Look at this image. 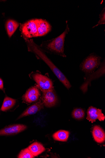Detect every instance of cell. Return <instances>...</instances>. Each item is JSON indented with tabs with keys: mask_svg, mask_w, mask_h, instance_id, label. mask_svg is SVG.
Returning a JSON list of instances; mask_svg holds the SVG:
<instances>
[{
	"mask_svg": "<svg viewBox=\"0 0 105 158\" xmlns=\"http://www.w3.org/2000/svg\"><path fill=\"white\" fill-rule=\"evenodd\" d=\"M26 43L28 50L34 53L39 60L43 61L50 68L53 73L66 88L69 89L71 87V85L62 72L53 63L45 52L34 42L33 39H24Z\"/></svg>",
	"mask_w": 105,
	"mask_h": 158,
	"instance_id": "cell-1",
	"label": "cell"
},
{
	"mask_svg": "<svg viewBox=\"0 0 105 158\" xmlns=\"http://www.w3.org/2000/svg\"><path fill=\"white\" fill-rule=\"evenodd\" d=\"M70 31L67 21L66 28L63 33L56 38L42 41L40 47L46 52L66 57L64 53V43L66 36Z\"/></svg>",
	"mask_w": 105,
	"mask_h": 158,
	"instance_id": "cell-2",
	"label": "cell"
},
{
	"mask_svg": "<svg viewBox=\"0 0 105 158\" xmlns=\"http://www.w3.org/2000/svg\"><path fill=\"white\" fill-rule=\"evenodd\" d=\"M101 58L93 53L86 57L80 65V69L86 74L92 73L100 66Z\"/></svg>",
	"mask_w": 105,
	"mask_h": 158,
	"instance_id": "cell-3",
	"label": "cell"
},
{
	"mask_svg": "<svg viewBox=\"0 0 105 158\" xmlns=\"http://www.w3.org/2000/svg\"><path fill=\"white\" fill-rule=\"evenodd\" d=\"M20 30L24 39L38 37L37 19L20 24Z\"/></svg>",
	"mask_w": 105,
	"mask_h": 158,
	"instance_id": "cell-4",
	"label": "cell"
},
{
	"mask_svg": "<svg viewBox=\"0 0 105 158\" xmlns=\"http://www.w3.org/2000/svg\"><path fill=\"white\" fill-rule=\"evenodd\" d=\"M100 67L95 72L86 74L84 82L81 86L80 89L83 93H86L88 89V86L91 85L92 81L98 79L105 74V60L101 63Z\"/></svg>",
	"mask_w": 105,
	"mask_h": 158,
	"instance_id": "cell-5",
	"label": "cell"
},
{
	"mask_svg": "<svg viewBox=\"0 0 105 158\" xmlns=\"http://www.w3.org/2000/svg\"><path fill=\"white\" fill-rule=\"evenodd\" d=\"M31 76L42 91L48 90L53 89V81L47 76L38 73H33Z\"/></svg>",
	"mask_w": 105,
	"mask_h": 158,
	"instance_id": "cell-6",
	"label": "cell"
},
{
	"mask_svg": "<svg viewBox=\"0 0 105 158\" xmlns=\"http://www.w3.org/2000/svg\"><path fill=\"white\" fill-rule=\"evenodd\" d=\"M42 92V100L44 106L48 108L55 106L57 103L58 98L54 89Z\"/></svg>",
	"mask_w": 105,
	"mask_h": 158,
	"instance_id": "cell-7",
	"label": "cell"
},
{
	"mask_svg": "<svg viewBox=\"0 0 105 158\" xmlns=\"http://www.w3.org/2000/svg\"><path fill=\"white\" fill-rule=\"evenodd\" d=\"M105 118V117L101 109L92 106L89 107L88 108L87 111V119L89 122L93 123L97 119L100 121H103Z\"/></svg>",
	"mask_w": 105,
	"mask_h": 158,
	"instance_id": "cell-8",
	"label": "cell"
},
{
	"mask_svg": "<svg viewBox=\"0 0 105 158\" xmlns=\"http://www.w3.org/2000/svg\"><path fill=\"white\" fill-rule=\"evenodd\" d=\"M26 126L20 124L9 126L0 130V136L13 135L18 134L25 130Z\"/></svg>",
	"mask_w": 105,
	"mask_h": 158,
	"instance_id": "cell-9",
	"label": "cell"
},
{
	"mask_svg": "<svg viewBox=\"0 0 105 158\" xmlns=\"http://www.w3.org/2000/svg\"><path fill=\"white\" fill-rule=\"evenodd\" d=\"M37 22L38 37L46 35L51 31L52 26L46 20L42 19H37Z\"/></svg>",
	"mask_w": 105,
	"mask_h": 158,
	"instance_id": "cell-10",
	"label": "cell"
},
{
	"mask_svg": "<svg viewBox=\"0 0 105 158\" xmlns=\"http://www.w3.org/2000/svg\"><path fill=\"white\" fill-rule=\"evenodd\" d=\"M40 96L39 91L36 86H33L28 89L23 97L24 101L29 103L38 100Z\"/></svg>",
	"mask_w": 105,
	"mask_h": 158,
	"instance_id": "cell-11",
	"label": "cell"
},
{
	"mask_svg": "<svg viewBox=\"0 0 105 158\" xmlns=\"http://www.w3.org/2000/svg\"><path fill=\"white\" fill-rule=\"evenodd\" d=\"M44 105L41 100L28 107L18 118V119L22 118L37 113L43 108Z\"/></svg>",
	"mask_w": 105,
	"mask_h": 158,
	"instance_id": "cell-12",
	"label": "cell"
},
{
	"mask_svg": "<svg viewBox=\"0 0 105 158\" xmlns=\"http://www.w3.org/2000/svg\"><path fill=\"white\" fill-rule=\"evenodd\" d=\"M92 134L95 140L97 143H102L105 141V132L100 126H95L93 128Z\"/></svg>",
	"mask_w": 105,
	"mask_h": 158,
	"instance_id": "cell-13",
	"label": "cell"
},
{
	"mask_svg": "<svg viewBox=\"0 0 105 158\" xmlns=\"http://www.w3.org/2000/svg\"><path fill=\"white\" fill-rule=\"evenodd\" d=\"M19 23L17 21L13 20H8L6 24V27L7 35L10 38L17 30Z\"/></svg>",
	"mask_w": 105,
	"mask_h": 158,
	"instance_id": "cell-14",
	"label": "cell"
},
{
	"mask_svg": "<svg viewBox=\"0 0 105 158\" xmlns=\"http://www.w3.org/2000/svg\"><path fill=\"white\" fill-rule=\"evenodd\" d=\"M28 148L35 157L39 155L46 151V149L42 145L37 142L32 143Z\"/></svg>",
	"mask_w": 105,
	"mask_h": 158,
	"instance_id": "cell-15",
	"label": "cell"
},
{
	"mask_svg": "<svg viewBox=\"0 0 105 158\" xmlns=\"http://www.w3.org/2000/svg\"><path fill=\"white\" fill-rule=\"evenodd\" d=\"M69 134V132L68 131L60 130L53 135V138L55 140L66 142L68 139Z\"/></svg>",
	"mask_w": 105,
	"mask_h": 158,
	"instance_id": "cell-16",
	"label": "cell"
},
{
	"mask_svg": "<svg viewBox=\"0 0 105 158\" xmlns=\"http://www.w3.org/2000/svg\"><path fill=\"white\" fill-rule=\"evenodd\" d=\"M16 103V100L9 97H6L4 100L1 110L5 111L12 108Z\"/></svg>",
	"mask_w": 105,
	"mask_h": 158,
	"instance_id": "cell-17",
	"label": "cell"
},
{
	"mask_svg": "<svg viewBox=\"0 0 105 158\" xmlns=\"http://www.w3.org/2000/svg\"><path fill=\"white\" fill-rule=\"evenodd\" d=\"M84 110L81 108H76L73 111L72 113V117L77 120L83 119L85 116Z\"/></svg>",
	"mask_w": 105,
	"mask_h": 158,
	"instance_id": "cell-18",
	"label": "cell"
},
{
	"mask_svg": "<svg viewBox=\"0 0 105 158\" xmlns=\"http://www.w3.org/2000/svg\"><path fill=\"white\" fill-rule=\"evenodd\" d=\"M34 157L28 148L22 150L18 156V158H34Z\"/></svg>",
	"mask_w": 105,
	"mask_h": 158,
	"instance_id": "cell-19",
	"label": "cell"
},
{
	"mask_svg": "<svg viewBox=\"0 0 105 158\" xmlns=\"http://www.w3.org/2000/svg\"><path fill=\"white\" fill-rule=\"evenodd\" d=\"M99 20L96 25L93 27L94 28L99 25L105 24V9H103L99 15Z\"/></svg>",
	"mask_w": 105,
	"mask_h": 158,
	"instance_id": "cell-20",
	"label": "cell"
},
{
	"mask_svg": "<svg viewBox=\"0 0 105 158\" xmlns=\"http://www.w3.org/2000/svg\"><path fill=\"white\" fill-rule=\"evenodd\" d=\"M3 82L2 80L0 78V89H3Z\"/></svg>",
	"mask_w": 105,
	"mask_h": 158,
	"instance_id": "cell-21",
	"label": "cell"
}]
</instances>
